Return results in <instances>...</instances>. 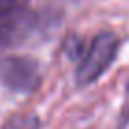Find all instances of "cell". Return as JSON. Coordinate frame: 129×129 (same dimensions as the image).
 I'll return each mask as SVG.
<instances>
[{"mask_svg":"<svg viewBox=\"0 0 129 129\" xmlns=\"http://www.w3.org/2000/svg\"><path fill=\"white\" fill-rule=\"evenodd\" d=\"M39 15L30 0H0V54L38 30Z\"/></svg>","mask_w":129,"mask_h":129,"instance_id":"6da1fadb","label":"cell"},{"mask_svg":"<svg viewBox=\"0 0 129 129\" xmlns=\"http://www.w3.org/2000/svg\"><path fill=\"white\" fill-rule=\"evenodd\" d=\"M118 47H120V41H118L116 34H112V32L97 34L88 43L82 58L77 62L75 81H77L79 86H88V84L95 82L109 69V66L114 62Z\"/></svg>","mask_w":129,"mask_h":129,"instance_id":"7a4b0ae2","label":"cell"},{"mask_svg":"<svg viewBox=\"0 0 129 129\" xmlns=\"http://www.w3.org/2000/svg\"><path fill=\"white\" fill-rule=\"evenodd\" d=\"M0 82L13 92L30 94L41 82L39 66L26 56H6L0 60Z\"/></svg>","mask_w":129,"mask_h":129,"instance_id":"3957f363","label":"cell"},{"mask_svg":"<svg viewBox=\"0 0 129 129\" xmlns=\"http://www.w3.org/2000/svg\"><path fill=\"white\" fill-rule=\"evenodd\" d=\"M86 47H88L86 41H84L82 38H79V36H69V38L66 39V43H64V51H66V54H68V58L75 60V62H79L82 58Z\"/></svg>","mask_w":129,"mask_h":129,"instance_id":"277c9868","label":"cell"},{"mask_svg":"<svg viewBox=\"0 0 129 129\" xmlns=\"http://www.w3.org/2000/svg\"><path fill=\"white\" fill-rule=\"evenodd\" d=\"M4 129H39V120L34 114H23V116H13L4 125Z\"/></svg>","mask_w":129,"mask_h":129,"instance_id":"5b68a950","label":"cell"},{"mask_svg":"<svg viewBox=\"0 0 129 129\" xmlns=\"http://www.w3.org/2000/svg\"><path fill=\"white\" fill-rule=\"evenodd\" d=\"M127 88H129V86H127Z\"/></svg>","mask_w":129,"mask_h":129,"instance_id":"8992f818","label":"cell"}]
</instances>
